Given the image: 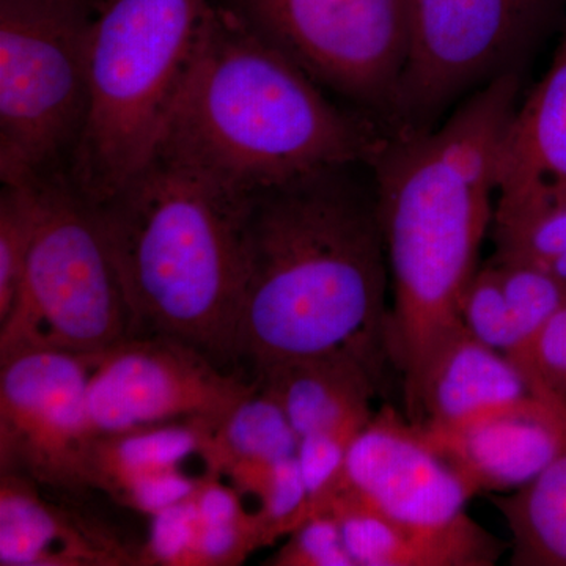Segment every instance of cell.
I'll list each match as a JSON object with an SVG mask.
<instances>
[{"label": "cell", "mask_w": 566, "mask_h": 566, "mask_svg": "<svg viewBox=\"0 0 566 566\" xmlns=\"http://www.w3.org/2000/svg\"><path fill=\"white\" fill-rule=\"evenodd\" d=\"M510 359L526 371L536 387L566 400V303Z\"/></svg>", "instance_id": "83f0119b"}, {"label": "cell", "mask_w": 566, "mask_h": 566, "mask_svg": "<svg viewBox=\"0 0 566 566\" xmlns=\"http://www.w3.org/2000/svg\"><path fill=\"white\" fill-rule=\"evenodd\" d=\"M340 523L356 566H493L506 549L468 513L442 524L387 515L342 483L315 506Z\"/></svg>", "instance_id": "5bb4252c"}, {"label": "cell", "mask_w": 566, "mask_h": 566, "mask_svg": "<svg viewBox=\"0 0 566 566\" xmlns=\"http://www.w3.org/2000/svg\"><path fill=\"white\" fill-rule=\"evenodd\" d=\"M253 378L281 405L300 438L329 434L352 446L376 415L378 375L352 353L271 365Z\"/></svg>", "instance_id": "e0dca14e"}, {"label": "cell", "mask_w": 566, "mask_h": 566, "mask_svg": "<svg viewBox=\"0 0 566 566\" xmlns=\"http://www.w3.org/2000/svg\"><path fill=\"white\" fill-rule=\"evenodd\" d=\"M214 7V0H96L88 29L91 103L69 174L88 202H103L150 159Z\"/></svg>", "instance_id": "5b68a950"}, {"label": "cell", "mask_w": 566, "mask_h": 566, "mask_svg": "<svg viewBox=\"0 0 566 566\" xmlns=\"http://www.w3.org/2000/svg\"><path fill=\"white\" fill-rule=\"evenodd\" d=\"M222 476L243 495L259 501L260 515L277 532L286 536L307 520V491L296 455L275 461L238 463Z\"/></svg>", "instance_id": "603a6c76"}, {"label": "cell", "mask_w": 566, "mask_h": 566, "mask_svg": "<svg viewBox=\"0 0 566 566\" xmlns=\"http://www.w3.org/2000/svg\"><path fill=\"white\" fill-rule=\"evenodd\" d=\"M93 431L199 420L219 424L259 389L210 354L164 334L129 335L88 356Z\"/></svg>", "instance_id": "9c48e42d"}, {"label": "cell", "mask_w": 566, "mask_h": 566, "mask_svg": "<svg viewBox=\"0 0 566 566\" xmlns=\"http://www.w3.org/2000/svg\"><path fill=\"white\" fill-rule=\"evenodd\" d=\"M345 483L387 515L420 524L455 520L475 495L419 427L390 406L354 439Z\"/></svg>", "instance_id": "7c38bea8"}, {"label": "cell", "mask_w": 566, "mask_h": 566, "mask_svg": "<svg viewBox=\"0 0 566 566\" xmlns=\"http://www.w3.org/2000/svg\"><path fill=\"white\" fill-rule=\"evenodd\" d=\"M331 167L249 197L234 333L237 364L271 365L334 353L381 378L389 266L374 178Z\"/></svg>", "instance_id": "7a4b0ae2"}, {"label": "cell", "mask_w": 566, "mask_h": 566, "mask_svg": "<svg viewBox=\"0 0 566 566\" xmlns=\"http://www.w3.org/2000/svg\"><path fill=\"white\" fill-rule=\"evenodd\" d=\"M491 230L494 256L542 264L566 282V192L497 193Z\"/></svg>", "instance_id": "7402d4cb"}, {"label": "cell", "mask_w": 566, "mask_h": 566, "mask_svg": "<svg viewBox=\"0 0 566 566\" xmlns=\"http://www.w3.org/2000/svg\"><path fill=\"white\" fill-rule=\"evenodd\" d=\"M31 186L35 237L20 293L0 322V360L102 353L133 335V318L93 205L69 175Z\"/></svg>", "instance_id": "52a82bcc"}, {"label": "cell", "mask_w": 566, "mask_h": 566, "mask_svg": "<svg viewBox=\"0 0 566 566\" xmlns=\"http://www.w3.org/2000/svg\"><path fill=\"white\" fill-rule=\"evenodd\" d=\"M491 262L497 268L506 303L528 344L566 303V282L527 260L493 256Z\"/></svg>", "instance_id": "d4e9b609"}, {"label": "cell", "mask_w": 566, "mask_h": 566, "mask_svg": "<svg viewBox=\"0 0 566 566\" xmlns=\"http://www.w3.org/2000/svg\"><path fill=\"white\" fill-rule=\"evenodd\" d=\"M268 560L273 566H356L340 523L329 512L312 513Z\"/></svg>", "instance_id": "4316f807"}, {"label": "cell", "mask_w": 566, "mask_h": 566, "mask_svg": "<svg viewBox=\"0 0 566 566\" xmlns=\"http://www.w3.org/2000/svg\"><path fill=\"white\" fill-rule=\"evenodd\" d=\"M88 356L29 352L0 360V472L43 490L82 494L95 431Z\"/></svg>", "instance_id": "8fae6325"}, {"label": "cell", "mask_w": 566, "mask_h": 566, "mask_svg": "<svg viewBox=\"0 0 566 566\" xmlns=\"http://www.w3.org/2000/svg\"><path fill=\"white\" fill-rule=\"evenodd\" d=\"M150 536L139 547L140 565L186 566L196 512L188 497L153 515Z\"/></svg>", "instance_id": "f546056e"}, {"label": "cell", "mask_w": 566, "mask_h": 566, "mask_svg": "<svg viewBox=\"0 0 566 566\" xmlns=\"http://www.w3.org/2000/svg\"><path fill=\"white\" fill-rule=\"evenodd\" d=\"M349 447L329 434L315 433L300 438L296 458L307 491V515L312 506L319 504L344 483Z\"/></svg>", "instance_id": "f1b7e54d"}, {"label": "cell", "mask_w": 566, "mask_h": 566, "mask_svg": "<svg viewBox=\"0 0 566 566\" xmlns=\"http://www.w3.org/2000/svg\"><path fill=\"white\" fill-rule=\"evenodd\" d=\"M300 436L281 405L259 389L205 433L200 460L222 475L238 463L275 461L296 455Z\"/></svg>", "instance_id": "44dd1931"}, {"label": "cell", "mask_w": 566, "mask_h": 566, "mask_svg": "<svg viewBox=\"0 0 566 566\" xmlns=\"http://www.w3.org/2000/svg\"><path fill=\"white\" fill-rule=\"evenodd\" d=\"M210 427L216 424L189 420L96 433L88 453V488L156 515L192 493L199 475H189L185 464L200 458Z\"/></svg>", "instance_id": "9a60e30c"}, {"label": "cell", "mask_w": 566, "mask_h": 566, "mask_svg": "<svg viewBox=\"0 0 566 566\" xmlns=\"http://www.w3.org/2000/svg\"><path fill=\"white\" fill-rule=\"evenodd\" d=\"M221 6L324 91L392 132L411 46L408 0H223Z\"/></svg>", "instance_id": "ba28073f"}, {"label": "cell", "mask_w": 566, "mask_h": 566, "mask_svg": "<svg viewBox=\"0 0 566 566\" xmlns=\"http://www.w3.org/2000/svg\"><path fill=\"white\" fill-rule=\"evenodd\" d=\"M32 480L0 472V565L136 566L139 549L99 521L48 501Z\"/></svg>", "instance_id": "2e32d148"}, {"label": "cell", "mask_w": 566, "mask_h": 566, "mask_svg": "<svg viewBox=\"0 0 566 566\" xmlns=\"http://www.w3.org/2000/svg\"><path fill=\"white\" fill-rule=\"evenodd\" d=\"M417 427L475 495L516 491L566 449V400L539 390L461 427Z\"/></svg>", "instance_id": "4fadbf2b"}, {"label": "cell", "mask_w": 566, "mask_h": 566, "mask_svg": "<svg viewBox=\"0 0 566 566\" xmlns=\"http://www.w3.org/2000/svg\"><path fill=\"white\" fill-rule=\"evenodd\" d=\"M36 229V193L31 185L2 182L0 192V322L24 281Z\"/></svg>", "instance_id": "cb8c5ba5"}, {"label": "cell", "mask_w": 566, "mask_h": 566, "mask_svg": "<svg viewBox=\"0 0 566 566\" xmlns=\"http://www.w3.org/2000/svg\"><path fill=\"white\" fill-rule=\"evenodd\" d=\"M461 322L476 340L506 354L515 356L526 340L512 314L497 268L493 262L479 268L465 290L461 304Z\"/></svg>", "instance_id": "484cf974"}, {"label": "cell", "mask_w": 566, "mask_h": 566, "mask_svg": "<svg viewBox=\"0 0 566 566\" xmlns=\"http://www.w3.org/2000/svg\"><path fill=\"white\" fill-rule=\"evenodd\" d=\"M539 390L515 360L463 329L428 368L412 423L436 430L461 427Z\"/></svg>", "instance_id": "ac0fdd59"}, {"label": "cell", "mask_w": 566, "mask_h": 566, "mask_svg": "<svg viewBox=\"0 0 566 566\" xmlns=\"http://www.w3.org/2000/svg\"><path fill=\"white\" fill-rule=\"evenodd\" d=\"M551 0H408L411 46L392 132L428 129L469 88L501 74Z\"/></svg>", "instance_id": "30bf717a"}, {"label": "cell", "mask_w": 566, "mask_h": 566, "mask_svg": "<svg viewBox=\"0 0 566 566\" xmlns=\"http://www.w3.org/2000/svg\"><path fill=\"white\" fill-rule=\"evenodd\" d=\"M386 134L363 112L335 104L292 59L216 2L158 147L252 196L318 170L367 164Z\"/></svg>", "instance_id": "3957f363"}, {"label": "cell", "mask_w": 566, "mask_h": 566, "mask_svg": "<svg viewBox=\"0 0 566 566\" xmlns=\"http://www.w3.org/2000/svg\"><path fill=\"white\" fill-rule=\"evenodd\" d=\"M566 192V21L543 80L516 107L499 167L497 193Z\"/></svg>", "instance_id": "d6986e66"}, {"label": "cell", "mask_w": 566, "mask_h": 566, "mask_svg": "<svg viewBox=\"0 0 566 566\" xmlns=\"http://www.w3.org/2000/svg\"><path fill=\"white\" fill-rule=\"evenodd\" d=\"M249 197L158 147L117 191L92 203L133 335H170L237 365Z\"/></svg>", "instance_id": "277c9868"}, {"label": "cell", "mask_w": 566, "mask_h": 566, "mask_svg": "<svg viewBox=\"0 0 566 566\" xmlns=\"http://www.w3.org/2000/svg\"><path fill=\"white\" fill-rule=\"evenodd\" d=\"M517 91L516 74H497L441 125L387 133L367 161L392 286L387 354L411 422L428 368L465 329L461 304L493 227Z\"/></svg>", "instance_id": "6da1fadb"}, {"label": "cell", "mask_w": 566, "mask_h": 566, "mask_svg": "<svg viewBox=\"0 0 566 566\" xmlns=\"http://www.w3.org/2000/svg\"><path fill=\"white\" fill-rule=\"evenodd\" d=\"M494 505L512 534V565L566 566V449Z\"/></svg>", "instance_id": "ffe728a7"}, {"label": "cell", "mask_w": 566, "mask_h": 566, "mask_svg": "<svg viewBox=\"0 0 566 566\" xmlns=\"http://www.w3.org/2000/svg\"><path fill=\"white\" fill-rule=\"evenodd\" d=\"M96 0H0V180L69 175L87 123Z\"/></svg>", "instance_id": "8992f818"}]
</instances>
